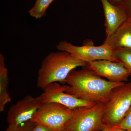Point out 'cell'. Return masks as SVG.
<instances>
[{
	"label": "cell",
	"instance_id": "1",
	"mask_svg": "<svg viewBox=\"0 0 131 131\" xmlns=\"http://www.w3.org/2000/svg\"><path fill=\"white\" fill-rule=\"evenodd\" d=\"M65 92L81 100L106 103L113 90L125 82H113L102 78L87 66L71 72L65 81Z\"/></svg>",
	"mask_w": 131,
	"mask_h": 131
},
{
	"label": "cell",
	"instance_id": "2",
	"mask_svg": "<svg viewBox=\"0 0 131 131\" xmlns=\"http://www.w3.org/2000/svg\"><path fill=\"white\" fill-rule=\"evenodd\" d=\"M87 64L67 52H51L42 61L38 72L37 86L43 89L52 83H65L72 71L77 67L87 66Z\"/></svg>",
	"mask_w": 131,
	"mask_h": 131
},
{
	"label": "cell",
	"instance_id": "3",
	"mask_svg": "<svg viewBox=\"0 0 131 131\" xmlns=\"http://www.w3.org/2000/svg\"><path fill=\"white\" fill-rule=\"evenodd\" d=\"M131 106V82L113 90L105 103L102 118L103 124L115 126L119 125Z\"/></svg>",
	"mask_w": 131,
	"mask_h": 131
},
{
	"label": "cell",
	"instance_id": "4",
	"mask_svg": "<svg viewBox=\"0 0 131 131\" xmlns=\"http://www.w3.org/2000/svg\"><path fill=\"white\" fill-rule=\"evenodd\" d=\"M105 103L97 102L89 107L73 109L72 118L64 129L68 131H96L103 128L102 118Z\"/></svg>",
	"mask_w": 131,
	"mask_h": 131
},
{
	"label": "cell",
	"instance_id": "5",
	"mask_svg": "<svg viewBox=\"0 0 131 131\" xmlns=\"http://www.w3.org/2000/svg\"><path fill=\"white\" fill-rule=\"evenodd\" d=\"M73 113V109L59 103H42L30 121L48 127L52 131H62Z\"/></svg>",
	"mask_w": 131,
	"mask_h": 131
},
{
	"label": "cell",
	"instance_id": "6",
	"mask_svg": "<svg viewBox=\"0 0 131 131\" xmlns=\"http://www.w3.org/2000/svg\"><path fill=\"white\" fill-rule=\"evenodd\" d=\"M56 48L59 51L67 52L78 60L86 63L100 60L117 62L113 50L103 44L100 46H95L92 41H87L80 46L64 40L59 42Z\"/></svg>",
	"mask_w": 131,
	"mask_h": 131
},
{
	"label": "cell",
	"instance_id": "7",
	"mask_svg": "<svg viewBox=\"0 0 131 131\" xmlns=\"http://www.w3.org/2000/svg\"><path fill=\"white\" fill-rule=\"evenodd\" d=\"M67 85L54 82L47 85L38 98L42 103L54 102L61 104L71 109L81 107H89L96 102L81 100L65 92Z\"/></svg>",
	"mask_w": 131,
	"mask_h": 131
},
{
	"label": "cell",
	"instance_id": "8",
	"mask_svg": "<svg viewBox=\"0 0 131 131\" xmlns=\"http://www.w3.org/2000/svg\"><path fill=\"white\" fill-rule=\"evenodd\" d=\"M42 103L38 97L27 95L9 108L7 118L8 125H19L30 121Z\"/></svg>",
	"mask_w": 131,
	"mask_h": 131
},
{
	"label": "cell",
	"instance_id": "9",
	"mask_svg": "<svg viewBox=\"0 0 131 131\" xmlns=\"http://www.w3.org/2000/svg\"><path fill=\"white\" fill-rule=\"evenodd\" d=\"M87 67L100 76L113 82L127 81L130 73L121 63L108 60H100L88 63Z\"/></svg>",
	"mask_w": 131,
	"mask_h": 131
},
{
	"label": "cell",
	"instance_id": "10",
	"mask_svg": "<svg viewBox=\"0 0 131 131\" xmlns=\"http://www.w3.org/2000/svg\"><path fill=\"white\" fill-rule=\"evenodd\" d=\"M100 1L104 11L106 35L108 37L127 21V15L123 4L115 5L108 0Z\"/></svg>",
	"mask_w": 131,
	"mask_h": 131
},
{
	"label": "cell",
	"instance_id": "11",
	"mask_svg": "<svg viewBox=\"0 0 131 131\" xmlns=\"http://www.w3.org/2000/svg\"><path fill=\"white\" fill-rule=\"evenodd\" d=\"M103 44L113 50L131 49V22L127 20L110 36L106 37Z\"/></svg>",
	"mask_w": 131,
	"mask_h": 131
},
{
	"label": "cell",
	"instance_id": "12",
	"mask_svg": "<svg viewBox=\"0 0 131 131\" xmlns=\"http://www.w3.org/2000/svg\"><path fill=\"white\" fill-rule=\"evenodd\" d=\"M8 71L5 66L4 56L0 54V111L4 112L12 98L8 90Z\"/></svg>",
	"mask_w": 131,
	"mask_h": 131
},
{
	"label": "cell",
	"instance_id": "13",
	"mask_svg": "<svg viewBox=\"0 0 131 131\" xmlns=\"http://www.w3.org/2000/svg\"><path fill=\"white\" fill-rule=\"evenodd\" d=\"M54 0H36L34 6L29 11L31 16L36 19H40L46 14L49 6Z\"/></svg>",
	"mask_w": 131,
	"mask_h": 131
},
{
	"label": "cell",
	"instance_id": "14",
	"mask_svg": "<svg viewBox=\"0 0 131 131\" xmlns=\"http://www.w3.org/2000/svg\"><path fill=\"white\" fill-rule=\"evenodd\" d=\"M113 50L117 62L121 63L131 70V49H119Z\"/></svg>",
	"mask_w": 131,
	"mask_h": 131
},
{
	"label": "cell",
	"instance_id": "15",
	"mask_svg": "<svg viewBox=\"0 0 131 131\" xmlns=\"http://www.w3.org/2000/svg\"><path fill=\"white\" fill-rule=\"evenodd\" d=\"M35 125L30 121L19 125H8L6 131H32Z\"/></svg>",
	"mask_w": 131,
	"mask_h": 131
},
{
	"label": "cell",
	"instance_id": "16",
	"mask_svg": "<svg viewBox=\"0 0 131 131\" xmlns=\"http://www.w3.org/2000/svg\"><path fill=\"white\" fill-rule=\"evenodd\" d=\"M119 125L121 129L131 131V106Z\"/></svg>",
	"mask_w": 131,
	"mask_h": 131
},
{
	"label": "cell",
	"instance_id": "17",
	"mask_svg": "<svg viewBox=\"0 0 131 131\" xmlns=\"http://www.w3.org/2000/svg\"><path fill=\"white\" fill-rule=\"evenodd\" d=\"M127 17V20L131 22V0H125L123 3Z\"/></svg>",
	"mask_w": 131,
	"mask_h": 131
},
{
	"label": "cell",
	"instance_id": "18",
	"mask_svg": "<svg viewBox=\"0 0 131 131\" xmlns=\"http://www.w3.org/2000/svg\"><path fill=\"white\" fill-rule=\"evenodd\" d=\"M32 131H52L51 129L48 127L42 125L36 124L35 126Z\"/></svg>",
	"mask_w": 131,
	"mask_h": 131
},
{
	"label": "cell",
	"instance_id": "19",
	"mask_svg": "<svg viewBox=\"0 0 131 131\" xmlns=\"http://www.w3.org/2000/svg\"><path fill=\"white\" fill-rule=\"evenodd\" d=\"M103 128L101 130L96 131H114L117 129H120L119 125L115 126H112L108 125H107L103 124Z\"/></svg>",
	"mask_w": 131,
	"mask_h": 131
},
{
	"label": "cell",
	"instance_id": "20",
	"mask_svg": "<svg viewBox=\"0 0 131 131\" xmlns=\"http://www.w3.org/2000/svg\"><path fill=\"white\" fill-rule=\"evenodd\" d=\"M112 4L115 5H123L125 0H108Z\"/></svg>",
	"mask_w": 131,
	"mask_h": 131
},
{
	"label": "cell",
	"instance_id": "21",
	"mask_svg": "<svg viewBox=\"0 0 131 131\" xmlns=\"http://www.w3.org/2000/svg\"><path fill=\"white\" fill-rule=\"evenodd\" d=\"M127 131L126 130H124V129H121V128H120V129H117V130H115V131Z\"/></svg>",
	"mask_w": 131,
	"mask_h": 131
},
{
	"label": "cell",
	"instance_id": "22",
	"mask_svg": "<svg viewBox=\"0 0 131 131\" xmlns=\"http://www.w3.org/2000/svg\"><path fill=\"white\" fill-rule=\"evenodd\" d=\"M62 131H68L67 130H66V129H64V130H62Z\"/></svg>",
	"mask_w": 131,
	"mask_h": 131
},
{
	"label": "cell",
	"instance_id": "23",
	"mask_svg": "<svg viewBox=\"0 0 131 131\" xmlns=\"http://www.w3.org/2000/svg\"><path fill=\"white\" fill-rule=\"evenodd\" d=\"M130 71V76H131V70H129Z\"/></svg>",
	"mask_w": 131,
	"mask_h": 131
}]
</instances>
